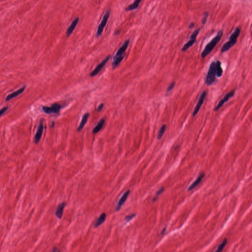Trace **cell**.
I'll use <instances>...</instances> for the list:
<instances>
[{"instance_id": "cell-16", "label": "cell", "mask_w": 252, "mask_h": 252, "mask_svg": "<svg viewBox=\"0 0 252 252\" xmlns=\"http://www.w3.org/2000/svg\"><path fill=\"white\" fill-rule=\"evenodd\" d=\"M204 175H205V174H204V173L200 174V176H198V178L195 181V182L193 184H192V185L188 188V191H190L192 190L195 187H197V186L198 185V184H200V182L202 181V179H203V178L204 177Z\"/></svg>"}, {"instance_id": "cell-4", "label": "cell", "mask_w": 252, "mask_h": 252, "mask_svg": "<svg viewBox=\"0 0 252 252\" xmlns=\"http://www.w3.org/2000/svg\"><path fill=\"white\" fill-rule=\"evenodd\" d=\"M109 15H110V12H109V10H107L104 16L103 19L101 21V24L99 25V26L98 27V30L97 31V34H96V36L97 37H99L101 36V35L102 34L104 27H106V25L108 22V20L109 17Z\"/></svg>"}, {"instance_id": "cell-8", "label": "cell", "mask_w": 252, "mask_h": 252, "mask_svg": "<svg viewBox=\"0 0 252 252\" xmlns=\"http://www.w3.org/2000/svg\"><path fill=\"white\" fill-rule=\"evenodd\" d=\"M206 96V91H204L200 95V99H198V103L197 104V106H195L194 111H193V117H195V116L197 115V114L198 113V111L200 110V108L203 104Z\"/></svg>"}, {"instance_id": "cell-15", "label": "cell", "mask_w": 252, "mask_h": 252, "mask_svg": "<svg viewBox=\"0 0 252 252\" xmlns=\"http://www.w3.org/2000/svg\"><path fill=\"white\" fill-rule=\"evenodd\" d=\"M25 89V86L23 87L22 88H20L17 91H15L13 93L8 95V96H7L6 99V101H10V99H12L16 97L17 96H18L19 95L21 94V93H22L23 91H24Z\"/></svg>"}, {"instance_id": "cell-10", "label": "cell", "mask_w": 252, "mask_h": 252, "mask_svg": "<svg viewBox=\"0 0 252 252\" xmlns=\"http://www.w3.org/2000/svg\"><path fill=\"white\" fill-rule=\"evenodd\" d=\"M129 42H130V41L128 39L125 41L124 44H123L122 46L118 49V50L117 51V53H116V54L114 56V58L124 56V54H125L126 49H127V47L128 46Z\"/></svg>"}, {"instance_id": "cell-31", "label": "cell", "mask_w": 252, "mask_h": 252, "mask_svg": "<svg viewBox=\"0 0 252 252\" xmlns=\"http://www.w3.org/2000/svg\"><path fill=\"white\" fill-rule=\"evenodd\" d=\"M58 251V250L56 248H54V249H53L52 251H54H54Z\"/></svg>"}, {"instance_id": "cell-9", "label": "cell", "mask_w": 252, "mask_h": 252, "mask_svg": "<svg viewBox=\"0 0 252 252\" xmlns=\"http://www.w3.org/2000/svg\"><path fill=\"white\" fill-rule=\"evenodd\" d=\"M110 57V56H108V57H106V58L104 59V60L101 62V63H99L96 67V68H95L94 70L91 72V73H90V76L91 77H93L96 75H98L99 72L101 70V69L104 67V66L106 65V64L108 63Z\"/></svg>"}, {"instance_id": "cell-11", "label": "cell", "mask_w": 252, "mask_h": 252, "mask_svg": "<svg viewBox=\"0 0 252 252\" xmlns=\"http://www.w3.org/2000/svg\"><path fill=\"white\" fill-rule=\"evenodd\" d=\"M43 124H42V122H41V123L39 124V126L38 127L36 135L35 136L34 142L35 144H37L41 140V137H42V133H43Z\"/></svg>"}, {"instance_id": "cell-24", "label": "cell", "mask_w": 252, "mask_h": 252, "mask_svg": "<svg viewBox=\"0 0 252 252\" xmlns=\"http://www.w3.org/2000/svg\"><path fill=\"white\" fill-rule=\"evenodd\" d=\"M164 188H161V189L159 190L156 192V195H155V197H154V198H153V201H154V202L155 200H156L158 196L160 195H161V194L164 192Z\"/></svg>"}, {"instance_id": "cell-3", "label": "cell", "mask_w": 252, "mask_h": 252, "mask_svg": "<svg viewBox=\"0 0 252 252\" xmlns=\"http://www.w3.org/2000/svg\"><path fill=\"white\" fill-rule=\"evenodd\" d=\"M216 62H212L208 70V73L205 79V83L207 85H211L216 80Z\"/></svg>"}, {"instance_id": "cell-14", "label": "cell", "mask_w": 252, "mask_h": 252, "mask_svg": "<svg viewBox=\"0 0 252 252\" xmlns=\"http://www.w3.org/2000/svg\"><path fill=\"white\" fill-rule=\"evenodd\" d=\"M78 22H79V18L78 17H77L72 22V24H70V26H69V27L67 29V32H66V35H67V37H69L70 35L72 34L73 31L75 30V28L76 27L77 25L78 24Z\"/></svg>"}, {"instance_id": "cell-22", "label": "cell", "mask_w": 252, "mask_h": 252, "mask_svg": "<svg viewBox=\"0 0 252 252\" xmlns=\"http://www.w3.org/2000/svg\"><path fill=\"white\" fill-rule=\"evenodd\" d=\"M166 126L165 124H164L162 126L160 130L159 131V133H158V137H157L158 140H160L163 137V135H164L165 131H166Z\"/></svg>"}, {"instance_id": "cell-13", "label": "cell", "mask_w": 252, "mask_h": 252, "mask_svg": "<svg viewBox=\"0 0 252 252\" xmlns=\"http://www.w3.org/2000/svg\"><path fill=\"white\" fill-rule=\"evenodd\" d=\"M66 206L65 202H62L59 204L55 211V215L59 219L62 218L63 214L64 209Z\"/></svg>"}, {"instance_id": "cell-1", "label": "cell", "mask_w": 252, "mask_h": 252, "mask_svg": "<svg viewBox=\"0 0 252 252\" xmlns=\"http://www.w3.org/2000/svg\"><path fill=\"white\" fill-rule=\"evenodd\" d=\"M223 35V32L222 31H219L216 36H215V37L213 38V39L210 41V42H209L208 44H207L205 48L203 50L201 54V56L202 58H204L206 57L207 56L210 54L212 51L213 50L214 48L216 46L217 44H218V42H219L221 40Z\"/></svg>"}, {"instance_id": "cell-19", "label": "cell", "mask_w": 252, "mask_h": 252, "mask_svg": "<svg viewBox=\"0 0 252 252\" xmlns=\"http://www.w3.org/2000/svg\"><path fill=\"white\" fill-rule=\"evenodd\" d=\"M104 123H105L104 119H101V120L99 121L98 123V124L96 126V127H95L93 129V133H98V132H99V130L103 128V127L104 126Z\"/></svg>"}, {"instance_id": "cell-30", "label": "cell", "mask_w": 252, "mask_h": 252, "mask_svg": "<svg viewBox=\"0 0 252 252\" xmlns=\"http://www.w3.org/2000/svg\"><path fill=\"white\" fill-rule=\"evenodd\" d=\"M194 24L193 23H191L190 25H189V28H192L193 27H194Z\"/></svg>"}, {"instance_id": "cell-21", "label": "cell", "mask_w": 252, "mask_h": 252, "mask_svg": "<svg viewBox=\"0 0 252 252\" xmlns=\"http://www.w3.org/2000/svg\"><path fill=\"white\" fill-rule=\"evenodd\" d=\"M216 75L218 77H222L223 75V70L222 68L221 63L220 61H217L216 62Z\"/></svg>"}, {"instance_id": "cell-5", "label": "cell", "mask_w": 252, "mask_h": 252, "mask_svg": "<svg viewBox=\"0 0 252 252\" xmlns=\"http://www.w3.org/2000/svg\"><path fill=\"white\" fill-rule=\"evenodd\" d=\"M200 30V28H198V29H197L195 30V31H194V33H193L191 36L190 40L188 41L183 46V47L182 48V51H187L188 49H189V48H190L191 46H193V44L196 41V39H197V36L198 34H199Z\"/></svg>"}, {"instance_id": "cell-17", "label": "cell", "mask_w": 252, "mask_h": 252, "mask_svg": "<svg viewBox=\"0 0 252 252\" xmlns=\"http://www.w3.org/2000/svg\"><path fill=\"white\" fill-rule=\"evenodd\" d=\"M89 117V113H86L85 114H84V115H83V117L82 118L81 123H80V124L79 126V127H78V128H77V130L78 131H79V132L81 131L83 129V128L84 127V126L85 125V124H86Z\"/></svg>"}, {"instance_id": "cell-29", "label": "cell", "mask_w": 252, "mask_h": 252, "mask_svg": "<svg viewBox=\"0 0 252 252\" xmlns=\"http://www.w3.org/2000/svg\"><path fill=\"white\" fill-rule=\"evenodd\" d=\"M104 106V104H100V105H99V106L98 107V109H97V110H98V111H101V109H103Z\"/></svg>"}, {"instance_id": "cell-25", "label": "cell", "mask_w": 252, "mask_h": 252, "mask_svg": "<svg viewBox=\"0 0 252 252\" xmlns=\"http://www.w3.org/2000/svg\"><path fill=\"white\" fill-rule=\"evenodd\" d=\"M175 82L174 81L172 83H171V84L169 85V86L168 87L167 90H166V93H168L169 92H171L174 88V86H175Z\"/></svg>"}, {"instance_id": "cell-12", "label": "cell", "mask_w": 252, "mask_h": 252, "mask_svg": "<svg viewBox=\"0 0 252 252\" xmlns=\"http://www.w3.org/2000/svg\"><path fill=\"white\" fill-rule=\"evenodd\" d=\"M130 193V190L127 191L125 192V193L122 196V197L120 198V200H119V202L118 203L117 206L116 207V211H118L120 210L121 208L122 207L123 205L124 204L126 201L127 200V198H128V197Z\"/></svg>"}, {"instance_id": "cell-27", "label": "cell", "mask_w": 252, "mask_h": 252, "mask_svg": "<svg viewBox=\"0 0 252 252\" xmlns=\"http://www.w3.org/2000/svg\"><path fill=\"white\" fill-rule=\"evenodd\" d=\"M208 16V13L207 12H205L204 14V17H203L202 20V24H205V23L206 22Z\"/></svg>"}, {"instance_id": "cell-6", "label": "cell", "mask_w": 252, "mask_h": 252, "mask_svg": "<svg viewBox=\"0 0 252 252\" xmlns=\"http://www.w3.org/2000/svg\"><path fill=\"white\" fill-rule=\"evenodd\" d=\"M61 106L58 104H54L51 106H43L42 109L44 112L47 114L58 113L61 109Z\"/></svg>"}, {"instance_id": "cell-20", "label": "cell", "mask_w": 252, "mask_h": 252, "mask_svg": "<svg viewBox=\"0 0 252 252\" xmlns=\"http://www.w3.org/2000/svg\"><path fill=\"white\" fill-rule=\"evenodd\" d=\"M141 2V0H135V1L131 5H129L125 8L126 11H130L137 9L139 6V5Z\"/></svg>"}, {"instance_id": "cell-23", "label": "cell", "mask_w": 252, "mask_h": 252, "mask_svg": "<svg viewBox=\"0 0 252 252\" xmlns=\"http://www.w3.org/2000/svg\"><path fill=\"white\" fill-rule=\"evenodd\" d=\"M226 243H227V240H226V239H224L223 242L221 244H220V245L218 246L217 250H216L217 251H221L223 250V249H224V246H225L226 245Z\"/></svg>"}, {"instance_id": "cell-28", "label": "cell", "mask_w": 252, "mask_h": 252, "mask_svg": "<svg viewBox=\"0 0 252 252\" xmlns=\"http://www.w3.org/2000/svg\"><path fill=\"white\" fill-rule=\"evenodd\" d=\"M8 109V106H6L0 110V116L5 113V112Z\"/></svg>"}, {"instance_id": "cell-26", "label": "cell", "mask_w": 252, "mask_h": 252, "mask_svg": "<svg viewBox=\"0 0 252 252\" xmlns=\"http://www.w3.org/2000/svg\"><path fill=\"white\" fill-rule=\"evenodd\" d=\"M136 216V214H130V215H128L127 216L125 217L126 221H130V220H132V219H133Z\"/></svg>"}, {"instance_id": "cell-18", "label": "cell", "mask_w": 252, "mask_h": 252, "mask_svg": "<svg viewBox=\"0 0 252 252\" xmlns=\"http://www.w3.org/2000/svg\"><path fill=\"white\" fill-rule=\"evenodd\" d=\"M106 213H103L101 215L99 216V218H98V219L96 221V223H95L94 226L95 228H97L99 226H101V224L104 223L105 220L106 219Z\"/></svg>"}, {"instance_id": "cell-7", "label": "cell", "mask_w": 252, "mask_h": 252, "mask_svg": "<svg viewBox=\"0 0 252 252\" xmlns=\"http://www.w3.org/2000/svg\"><path fill=\"white\" fill-rule=\"evenodd\" d=\"M235 90L234 89L231 91V92H229V93H227L224 96V98L220 101L219 103H218V104L214 108V110L216 111L218 110L220 108H221L223 106V105L224 104V103L227 102L230 98L233 97L235 94Z\"/></svg>"}, {"instance_id": "cell-2", "label": "cell", "mask_w": 252, "mask_h": 252, "mask_svg": "<svg viewBox=\"0 0 252 252\" xmlns=\"http://www.w3.org/2000/svg\"><path fill=\"white\" fill-rule=\"evenodd\" d=\"M240 34V28H236L234 30V32L231 34V37H229V41L225 43L223 46L222 47L221 52V53L226 52L231 48V47L236 44L237 42L238 39L239 37V35Z\"/></svg>"}]
</instances>
